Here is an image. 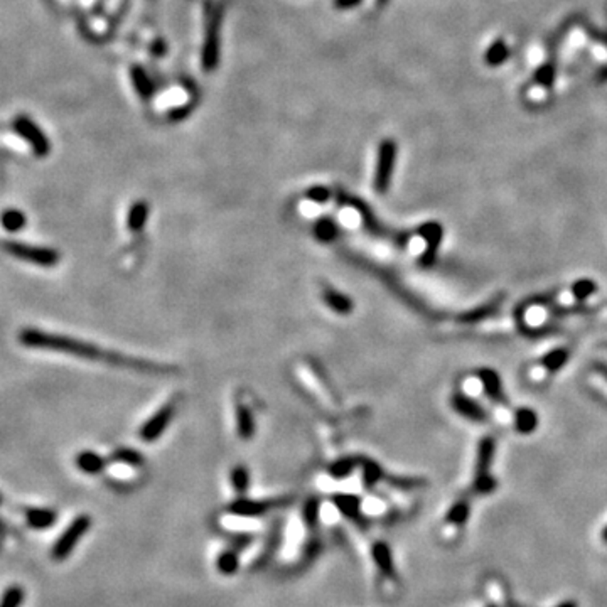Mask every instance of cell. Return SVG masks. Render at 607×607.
I'll list each match as a JSON object with an SVG mask.
<instances>
[{
    "label": "cell",
    "mask_w": 607,
    "mask_h": 607,
    "mask_svg": "<svg viewBox=\"0 0 607 607\" xmlns=\"http://www.w3.org/2000/svg\"><path fill=\"white\" fill-rule=\"evenodd\" d=\"M19 341H21V343L27 348L48 349V351L64 353V354H69V356H76L83 359H104V361H111L115 364L129 363L132 368H142L139 366L137 361L120 358L116 356V354L105 353L104 349L93 346V344L90 343H85V341L69 338V336L46 333V331H41V329H32V328L24 329L21 334H19Z\"/></svg>",
    "instance_id": "1"
},
{
    "label": "cell",
    "mask_w": 607,
    "mask_h": 607,
    "mask_svg": "<svg viewBox=\"0 0 607 607\" xmlns=\"http://www.w3.org/2000/svg\"><path fill=\"white\" fill-rule=\"evenodd\" d=\"M2 250L14 259L27 261V264L37 265V267H54L59 264V254L48 246L27 245V243L16 240H2L0 241Z\"/></svg>",
    "instance_id": "2"
},
{
    "label": "cell",
    "mask_w": 607,
    "mask_h": 607,
    "mask_svg": "<svg viewBox=\"0 0 607 607\" xmlns=\"http://www.w3.org/2000/svg\"><path fill=\"white\" fill-rule=\"evenodd\" d=\"M396 156H398V146H396L395 140H383L380 147H378L375 181H373V186H375V191L378 194L388 193L391 179H393Z\"/></svg>",
    "instance_id": "3"
},
{
    "label": "cell",
    "mask_w": 607,
    "mask_h": 607,
    "mask_svg": "<svg viewBox=\"0 0 607 607\" xmlns=\"http://www.w3.org/2000/svg\"><path fill=\"white\" fill-rule=\"evenodd\" d=\"M219 51H221V12L216 11L209 16L204 32L203 49H201V64L206 73L216 69L219 63Z\"/></svg>",
    "instance_id": "4"
},
{
    "label": "cell",
    "mask_w": 607,
    "mask_h": 607,
    "mask_svg": "<svg viewBox=\"0 0 607 607\" xmlns=\"http://www.w3.org/2000/svg\"><path fill=\"white\" fill-rule=\"evenodd\" d=\"M90 526L91 518L88 515H79L74 518V520L69 523L68 528L61 533L58 541L54 543L53 550H51V558L56 560V562L66 560L69 555H71L74 546L78 545V541L88 533Z\"/></svg>",
    "instance_id": "5"
},
{
    "label": "cell",
    "mask_w": 607,
    "mask_h": 607,
    "mask_svg": "<svg viewBox=\"0 0 607 607\" xmlns=\"http://www.w3.org/2000/svg\"><path fill=\"white\" fill-rule=\"evenodd\" d=\"M494 457V438L484 437L478 447V461H476L474 489L481 494H488L496 489V479L493 478L491 464Z\"/></svg>",
    "instance_id": "6"
},
{
    "label": "cell",
    "mask_w": 607,
    "mask_h": 607,
    "mask_svg": "<svg viewBox=\"0 0 607 607\" xmlns=\"http://www.w3.org/2000/svg\"><path fill=\"white\" fill-rule=\"evenodd\" d=\"M12 127L16 130L19 137H22L29 144L32 152L37 157H46L51 152V142L46 137V134L36 125V121L27 115H19L14 119Z\"/></svg>",
    "instance_id": "7"
},
{
    "label": "cell",
    "mask_w": 607,
    "mask_h": 607,
    "mask_svg": "<svg viewBox=\"0 0 607 607\" xmlns=\"http://www.w3.org/2000/svg\"><path fill=\"white\" fill-rule=\"evenodd\" d=\"M568 358H571V348H555L552 351L543 354L533 366H530L526 376H528L530 381H543L550 375H555L568 361Z\"/></svg>",
    "instance_id": "8"
},
{
    "label": "cell",
    "mask_w": 607,
    "mask_h": 607,
    "mask_svg": "<svg viewBox=\"0 0 607 607\" xmlns=\"http://www.w3.org/2000/svg\"><path fill=\"white\" fill-rule=\"evenodd\" d=\"M476 378H478L479 388L483 390L486 398L491 401L494 407H499L501 410H510V401H508L506 395H504L501 378H499L496 371L486 368V370H481Z\"/></svg>",
    "instance_id": "9"
},
{
    "label": "cell",
    "mask_w": 607,
    "mask_h": 607,
    "mask_svg": "<svg viewBox=\"0 0 607 607\" xmlns=\"http://www.w3.org/2000/svg\"><path fill=\"white\" fill-rule=\"evenodd\" d=\"M418 235L425 243L422 255H420V264L423 267H428L436 261L438 246H441L443 238V228L436 221H428L418 228Z\"/></svg>",
    "instance_id": "10"
},
{
    "label": "cell",
    "mask_w": 607,
    "mask_h": 607,
    "mask_svg": "<svg viewBox=\"0 0 607 607\" xmlns=\"http://www.w3.org/2000/svg\"><path fill=\"white\" fill-rule=\"evenodd\" d=\"M172 417H174V407H172V403H167L166 407H162L159 412L154 413L151 420H147V422L144 423V427L140 428V437H142V441H157V438L166 432V428L169 427Z\"/></svg>",
    "instance_id": "11"
},
{
    "label": "cell",
    "mask_w": 607,
    "mask_h": 607,
    "mask_svg": "<svg viewBox=\"0 0 607 607\" xmlns=\"http://www.w3.org/2000/svg\"><path fill=\"white\" fill-rule=\"evenodd\" d=\"M452 408H454L461 417L471 420V422H486V420H488V412L481 407L473 396L462 393V391H456V393L452 395Z\"/></svg>",
    "instance_id": "12"
},
{
    "label": "cell",
    "mask_w": 607,
    "mask_h": 607,
    "mask_svg": "<svg viewBox=\"0 0 607 607\" xmlns=\"http://www.w3.org/2000/svg\"><path fill=\"white\" fill-rule=\"evenodd\" d=\"M599 291V287H597L596 280H589V279H583V280H577L576 284H572L571 287L565 289V291H558L555 292V296H557L558 301L562 302H571V304H582L583 301H587L591 296H594V294Z\"/></svg>",
    "instance_id": "13"
},
{
    "label": "cell",
    "mask_w": 607,
    "mask_h": 607,
    "mask_svg": "<svg viewBox=\"0 0 607 607\" xmlns=\"http://www.w3.org/2000/svg\"><path fill=\"white\" fill-rule=\"evenodd\" d=\"M282 501H255V499L249 498H240L236 501H233L228 506V511L235 516H243V518H256L265 515L270 508L277 506Z\"/></svg>",
    "instance_id": "14"
},
{
    "label": "cell",
    "mask_w": 607,
    "mask_h": 607,
    "mask_svg": "<svg viewBox=\"0 0 607 607\" xmlns=\"http://www.w3.org/2000/svg\"><path fill=\"white\" fill-rule=\"evenodd\" d=\"M371 555H373V560H375L378 571L381 572V576L395 578V563H393V557H391L390 546L383 543V541H378V543L373 545Z\"/></svg>",
    "instance_id": "15"
},
{
    "label": "cell",
    "mask_w": 607,
    "mask_h": 607,
    "mask_svg": "<svg viewBox=\"0 0 607 607\" xmlns=\"http://www.w3.org/2000/svg\"><path fill=\"white\" fill-rule=\"evenodd\" d=\"M322 297H324V302L328 304V307L336 314L339 316H348L351 314L354 309V302L353 299H349L348 296H344L343 292L334 291V289L328 287L322 294Z\"/></svg>",
    "instance_id": "16"
},
{
    "label": "cell",
    "mask_w": 607,
    "mask_h": 607,
    "mask_svg": "<svg viewBox=\"0 0 607 607\" xmlns=\"http://www.w3.org/2000/svg\"><path fill=\"white\" fill-rule=\"evenodd\" d=\"M58 520L56 511L48 508H29L26 511V521L34 530H48Z\"/></svg>",
    "instance_id": "17"
},
{
    "label": "cell",
    "mask_w": 607,
    "mask_h": 607,
    "mask_svg": "<svg viewBox=\"0 0 607 607\" xmlns=\"http://www.w3.org/2000/svg\"><path fill=\"white\" fill-rule=\"evenodd\" d=\"M130 79H132V85L135 91L139 93V96L142 98L144 101L151 100L154 95V83L151 81V78H149L146 69L139 66V64H134V66L130 68Z\"/></svg>",
    "instance_id": "18"
},
{
    "label": "cell",
    "mask_w": 607,
    "mask_h": 607,
    "mask_svg": "<svg viewBox=\"0 0 607 607\" xmlns=\"http://www.w3.org/2000/svg\"><path fill=\"white\" fill-rule=\"evenodd\" d=\"M76 468L85 474H98L105 468V459L93 451H83L76 456Z\"/></svg>",
    "instance_id": "19"
},
{
    "label": "cell",
    "mask_w": 607,
    "mask_h": 607,
    "mask_svg": "<svg viewBox=\"0 0 607 607\" xmlns=\"http://www.w3.org/2000/svg\"><path fill=\"white\" fill-rule=\"evenodd\" d=\"M511 423L516 432L531 433L538 427V415L531 408H518L511 417Z\"/></svg>",
    "instance_id": "20"
},
{
    "label": "cell",
    "mask_w": 607,
    "mask_h": 607,
    "mask_svg": "<svg viewBox=\"0 0 607 607\" xmlns=\"http://www.w3.org/2000/svg\"><path fill=\"white\" fill-rule=\"evenodd\" d=\"M236 431L243 441H250L255 433L254 415H251L250 408L245 403H240L236 407Z\"/></svg>",
    "instance_id": "21"
},
{
    "label": "cell",
    "mask_w": 607,
    "mask_h": 607,
    "mask_svg": "<svg viewBox=\"0 0 607 607\" xmlns=\"http://www.w3.org/2000/svg\"><path fill=\"white\" fill-rule=\"evenodd\" d=\"M149 211H151V208H149L146 201H137V203H134L129 209V218H127L129 230L132 233L142 231L149 219Z\"/></svg>",
    "instance_id": "22"
},
{
    "label": "cell",
    "mask_w": 607,
    "mask_h": 607,
    "mask_svg": "<svg viewBox=\"0 0 607 607\" xmlns=\"http://www.w3.org/2000/svg\"><path fill=\"white\" fill-rule=\"evenodd\" d=\"M333 503L346 518H351V520H358L359 518L361 499L354 496V494H336V496H333Z\"/></svg>",
    "instance_id": "23"
},
{
    "label": "cell",
    "mask_w": 607,
    "mask_h": 607,
    "mask_svg": "<svg viewBox=\"0 0 607 607\" xmlns=\"http://www.w3.org/2000/svg\"><path fill=\"white\" fill-rule=\"evenodd\" d=\"M0 225L9 233H17L27 225V218L21 209H6L0 214Z\"/></svg>",
    "instance_id": "24"
},
{
    "label": "cell",
    "mask_w": 607,
    "mask_h": 607,
    "mask_svg": "<svg viewBox=\"0 0 607 607\" xmlns=\"http://www.w3.org/2000/svg\"><path fill=\"white\" fill-rule=\"evenodd\" d=\"M508 58H510V48H508V44L504 43L503 39H496L491 46H489V49L486 51L484 63L488 64V66L494 68V66H499V64H503Z\"/></svg>",
    "instance_id": "25"
},
{
    "label": "cell",
    "mask_w": 607,
    "mask_h": 607,
    "mask_svg": "<svg viewBox=\"0 0 607 607\" xmlns=\"http://www.w3.org/2000/svg\"><path fill=\"white\" fill-rule=\"evenodd\" d=\"M314 235L322 243H333L339 235L338 225L334 223V219L321 218L314 226Z\"/></svg>",
    "instance_id": "26"
},
{
    "label": "cell",
    "mask_w": 607,
    "mask_h": 607,
    "mask_svg": "<svg viewBox=\"0 0 607 607\" xmlns=\"http://www.w3.org/2000/svg\"><path fill=\"white\" fill-rule=\"evenodd\" d=\"M358 464L359 461L356 457H344V459H339L336 461L334 464H331L329 474L333 476L334 479H344L358 468Z\"/></svg>",
    "instance_id": "27"
},
{
    "label": "cell",
    "mask_w": 607,
    "mask_h": 607,
    "mask_svg": "<svg viewBox=\"0 0 607 607\" xmlns=\"http://www.w3.org/2000/svg\"><path fill=\"white\" fill-rule=\"evenodd\" d=\"M216 567L223 576H233L238 571V567H240V558H238V555L233 550H226V552H223L218 557Z\"/></svg>",
    "instance_id": "28"
},
{
    "label": "cell",
    "mask_w": 607,
    "mask_h": 607,
    "mask_svg": "<svg viewBox=\"0 0 607 607\" xmlns=\"http://www.w3.org/2000/svg\"><path fill=\"white\" fill-rule=\"evenodd\" d=\"M231 484L240 496H243V494L249 491L250 473L245 466H236V468L231 469Z\"/></svg>",
    "instance_id": "29"
},
{
    "label": "cell",
    "mask_w": 607,
    "mask_h": 607,
    "mask_svg": "<svg viewBox=\"0 0 607 607\" xmlns=\"http://www.w3.org/2000/svg\"><path fill=\"white\" fill-rule=\"evenodd\" d=\"M468 518H469V503L464 501V499H461V501L454 503V506H452L449 513H447L446 521L452 523V525L462 526L466 521H468Z\"/></svg>",
    "instance_id": "30"
},
{
    "label": "cell",
    "mask_w": 607,
    "mask_h": 607,
    "mask_svg": "<svg viewBox=\"0 0 607 607\" xmlns=\"http://www.w3.org/2000/svg\"><path fill=\"white\" fill-rule=\"evenodd\" d=\"M111 459L115 462H121V464H127V466H134V468H139V466L144 464V457L140 452L134 451V449H119L114 452V456H111Z\"/></svg>",
    "instance_id": "31"
},
{
    "label": "cell",
    "mask_w": 607,
    "mask_h": 607,
    "mask_svg": "<svg viewBox=\"0 0 607 607\" xmlns=\"http://www.w3.org/2000/svg\"><path fill=\"white\" fill-rule=\"evenodd\" d=\"M383 479V469L376 464L375 461H364L363 462V481L366 483L368 488L375 486L378 481Z\"/></svg>",
    "instance_id": "32"
},
{
    "label": "cell",
    "mask_w": 607,
    "mask_h": 607,
    "mask_svg": "<svg viewBox=\"0 0 607 607\" xmlns=\"http://www.w3.org/2000/svg\"><path fill=\"white\" fill-rule=\"evenodd\" d=\"M304 521L309 528H316L317 521H319V499L311 498L309 501L304 504Z\"/></svg>",
    "instance_id": "33"
},
{
    "label": "cell",
    "mask_w": 607,
    "mask_h": 607,
    "mask_svg": "<svg viewBox=\"0 0 607 607\" xmlns=\"http://www.w3.org/2000/svg\"><path fill=\"white\" fill-rule=\"evenodd\" d=\"M22 601H24V591L19 586H12L4 592L0 607H21Z\"/></svg>",
    "instance_id": "34"
},
{
    "label": "cell",
    "mask_w": 607,
    "mask_h": 607,
    "mask_svg": "<svg viewBox=\"0 0 607 607\" xmlns=\"http://www.w3.org/2000/svg\"><path fill=\"white\" fill-rule=\"evenodd\" d=\"M388 481H390V484L393 486V488L407 489V491H408V489L422 488V486L425 484V481L418 479V478H390Z\"/></svg>",
    "instance_id": "35"
},
{
    "label": "cell",
    "mask_w": 607,
    "mask_h": 607,
    "mask_svg": "<svg viewBox=\"0 0 607 607\" xmlns=\"http://www.w3.org/2000/svg\"><path fill=\"white\" fill-rule=\"evenodd\" d=\"M307 199L314 201L317 204H324L326 201L331 198V191L328 188H324V186H314V188H311L307 191Z\"/></svg>",
    "instance_id": "36"
},
{
    "label": "cell",
    "mask_w": 607,
    "mask_h": 607,
    "mask_svg": "<svg viewBox=\"0 0 607 607\" xmlns=\"http://www.w3.org/2000/svg\"><path fill=\"white\" fill-rule=\"evenodd\" d=\"M555 76V69L550 66V64H546V66L540 68L538 73H536V81L541 83V85H552Z\"/></svg>",
    "instance_id": "37"
},
{
    "label": "cell",
    "mask_w": 607,
    "mask_h": 607,
    "mask_svg": "<svg viewBox=\"0 0 607 607\" xmlns=\"http://www.w3.org/2000/svg\"><path fill=\"white\" fill-rule=\"evenodd\" d=\"M363 0H334V7L338 11H349V9L358 7Z\"/></svg>",
    "instance_id": "38"
},
{
    "label": "cell",
    "mask_w": 607,
    "mask_h": 607,
    "mask_svg": "<svg viewBox=\"0 0 607 607\" xmlns=\"http://www.w3.org/2000/svg\"><path fill=\"white\" fill-rule=\"evenodd\" d=\"M358 208L361 209V211H363L364 214H366V216H371L370 211H368V209H366V206H363V204H358ZM363 218H364V216H363ZM366 225H368V228H370L371 231H380V225H378V223H376L375 219H373V218H366Z\"/></svg>",
    "instance_id": "39"
},
{
    "label": "cell",
    "mask_w": 607,
    "mask_h": 607,
    "mask_svg": "<svg viewBox=\"0 0 607 607\" xmlns=\"http://www.w3.org/2000/svg\"><path fill=\"white\" fill-rule=\"evenodd\" d=\"M558 607H577V604L573 601H567V602H562Z\"/></svg>",
    "instance_id": "40"
},
{
    "label": "cell",
    "mask_w": 607,
    "mask_h": 607,
    "mask_svg": "<svg viewBox=\"0 0 607 607\" xmlns=\"http://www.w3.org/2000/svg\"><path fill=\"white\" fill-rule=\"evenodd\" d=\"M602 540H604L606 543H607V526H606V530L602 531Z\"/></svg>",
    "instance_id": "41"
},
{
    "label": "cell",
    "mask_w": 607,
    "mask_h": 607,
    "mask_svg": "<svg viewBox=\"0 0 607 607\" xmlns=\"http://www.w3.org/2000/svg\"><path fill=\"white\" fill-rule=\"evenodd\" d=\"M0 504H2V494H0Z\"/></svg>",
    "instance_id": "42"
}]
</instances>
